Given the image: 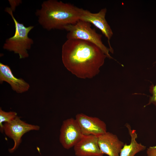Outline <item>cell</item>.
<instances>
[{"instance_id":"4","label":"cell","mask_w":156,"mask_h":156,"mask_svg":"<svg viewBox=\"0 0 156 156\" xmlns=\"http://www.w3.org/2000/svg\"><path fill=\"white\" fill-rule=\"evenodd\" d=\"M91 26L90 23L79 20L75 24L66 26L64 29L68 32L67 39L80 40L92 43L100 49L107 57L113 59L109 53L110 49L102 41V35L97 33Z\"/></svg>"},{"instance_id":"2","label":"cell","mask_w":156,"mask_h":156,"mask_svg":"<svg viewBox=\"0 0 156 156\" xmlns=\"http://www.w3.org/2000/svg\"><path fill=\"white\" fill-rule=\"evenodd\" d=\"M41 6L36 10V15L39 24L47 30L64 29L66 26L79 20L81 8L70 3L48 0L44 1Z\"/></svg>"},{"instance_id":"14","label":"cell","mask_w":156,"mask_h":156,"mask_svg":"<svg viewBox=\"0 0 156 156\" xmlns=\"http://www.w3.org/2000/svg\"><path fill=\"white\" fill-rule=\"evenodd\" d=\"M150 91L152 95L150 97L148 103L144 106V107L151 103L154 104L156 107V84L155 86L152 85L150 86Z\"/></svg>"},{"instance_id":"7","label":"cell","mask_w":156,"mask_h":156,"mask_svg":"<svg viewBox=\"0 0 156 156\" xmlns=\"http://www.w3.org/2000/svg\"><path fill=\"white\" fill-rule=\"evenodd\" d=\"M107 11V9L104 8L97 13H92L88 10L81 8L79 20L92 24L99 29L107 38L111 52L113 53V50L109 40L113 34L105 18Z\"/></svg>"},{"instance_id":"11","label":"cell","mask_w":156,"mask_h":156,"mask_svg":"<svg viewBox=\"0 0 156 156\" xmlns=\"http://www.w3.org/2000/svg\"><path fill=\"white\" fill-rule=\"evenodd\" d=\"M3 81L8 83L12 90L18 93H21L27 91L29 85L21 78L15 77L9 66L0 63V82Z\"/></svg>"},{"instance_id":"1","label":"cell","mask_w":156,"mask_h":156,"mask_svg":"<svg viewBox=\"0 0 156 156\" xmlns=\"http://www.w3.org/2000/svg\"><path fill=\"white\" fill-rule=\"evenodd\" d=\"M65 68L77 77L92 78L97 75L107 57L94 44L80 40L67 39L62 47Z\"/></svg>"},{"instance_id":"16","label":"cell","mask_w":156,"mask_h":156,"mask_svg":"<svg viewBox=\"0 0 156 156\" xmlns=\"http://www.w3.org/2000/svg\"><path fill=\"white\" fill-rule=\"evenodd\" d=\"M148 156H156V146H150L147 150Z\"/></svg>"},{"instance_id":"15","label":"cell","mask_w":156,"mask_h":156,"mask_svg":"<svg viewBox=\"0 0 156 156\" xmlns=\"http://www.w3.org/2000/svg\"><path fill=\"white\" fill-rule=\"evenodd\" d=\"M8 1L10 5V8L13 12L14 11L16 8L22 3V1L19 0H9Z\"/></svg>"},{"instance_id":"9","label":"cell","mask_w":156,"mask_h":156,"mask_svg":"<svg viewBox=\"0 0 156 156\" xmlns=\"http://www.w3.org/2000/svg\"><path fill=\"white\" fill-rule=\"evenodd\" d=\"M76 156H103L98 144V137L93 135H83L74 146Z\"/></svg>"},{"instance_id":"8","label":"cell","mask_w":156,"mask_h":156,"mask_svg":"<svg viewBox=\"0 0 156 156\" xmlns=\"http://www.w3.org/2000/svg\"><path fill=\"white\" fill-rule=\"evenodd\" d=\"M75 119L83 135L98 137L107 132L106 124L98 118L81 113L76 115Z\"/></svg>"},{"instance_id":"13","label":"cell","mask_w":156,"mask_h":156,"mask_svg":"<svg viewBox=\"0 0 156 156\" xmlns=\"http://www.w3.org/2000/svg\"><path fill=\"white\" fill-rule=\"evenodd\" d=\"M17 116V113L14 112H6L0 108V130L1 133L3 132V125L4 122H9L14 120Z\"/></svg>"},{"instance_id":"5","label":"cell","mask_w":156,"mask_h":156,"mask_svg":"<svg viewBox=\"0 0 156 156\" xmlns=\"http://www.w3.org/2000/svg\"><path fill=\"white\" fill-rule=\"evenodd\" d=\"M40 129L39 126L27 123L18 116L11 122L4 123L3 132L12 139L14 142L13 146L9 149V152L13 153L17 148L21 142V138L24 134L30 131L39 130Z\"/></svg>"},{"instance_id":"6","label":"cell","mask_w":156,"mask_h":156,"mask_svg":"<svg viewBox=\"0 0 156 156\" xmlns=\"http://www.w3.org/2000/svg\"><path fill=\"white\" fill-rule=\"evenodd\" d=\"M60 131V142L67 149L74 147L83 135L75 119L73 118L63 121Z\"/></svg>"},{"instance_id":"3","label":"cell","mask_w":156,"mask_h":156,"mask_svg":"<svg viewBox=\"0 0 156 156\" xmlns=\"http://www.w3.org/2000/svg\"><path fill=\"white\" fill-rule=\"evenodd\" d=\"M5 10L11 16L14 21L15 32L13 36L6 39L3 48L18 54L20 59L27 57L29 56L27 50L31 48L34 43L33 40L28 37V34L34 26L27 27L19 23L14 17L10 8H5Z\"/></svg>"},{"instance_id":"10","label":"cell","mask_w":156,"mask_h":156,"mask_svg":"<svg viewBox=\"0 0 156 156\" xmlns=\"http://www.w3.org/2000/svg\"><path fill=\"white\" fill-rule=\"evenodd\" d=\"M98 144L102 152L108 156H119L125 144L116 134L107 131L98 137Z\"/></svg>"},{"instance_id":"12","label":"cell","mask_w":156,"mask_h":156,"mask_svg":"<svg viewBox=\"0 0 156 156\" xmlns=\"http://www.w3.org/2000/svg\"><path fill=\"white\" fill-rule=\"evenodd\" d=\"M125 126L131 137V142L129 144H124L119 156H135L137 153L144 150L146 147L137 142L138 135L135 130L132 129L128 123L125 125Z\"/></svg>"}]
</instances>
